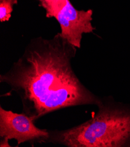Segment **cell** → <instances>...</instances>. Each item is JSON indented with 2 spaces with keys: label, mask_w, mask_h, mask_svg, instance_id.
I'll return each mask as SVG.
<instances>
[{
  "label": "cell",
  "mask_w": 130,
  "mask_h": 147,
  "mask_svg": "<svg viewBox=\"0 0 130 147\" xmlns=\"http://www.w3.org/2000/svg\"><path fill=\"white\" fill-rule=\"evenodd\" d=\"M77 48L61 33L50 39L33 38L18 61L0 75V83L17 94L22 113L34 122L63 109L102 104V98L85 86L72 67Z\"/></svg>",
  "instance_id": "1"
},
{
  "label": "cell",
  "mask_w": 130,
  "mask_h": 147,
  "mask_svg": "<svg viewBox=\"0 0 130 147\" xmlns=\"http://www.w3.org/2000/svg\"><path fill=\"white\" fill-rule=\"evenodd\" d=\"M90 120L49 131L47 143L67 147H130V106L103 99Z\"/></svg>",
  "instance_id": "2"
},
{
  "label": "cell",
  "mask_w": 130,
  "mask_h": 147,
  "mask_svg": "<svg viewBox=\"0 0 130 147\" xmlns=\"http://www.w3.org/2000/svg\"><path fill=\"white\" fill-rule=\"evenodd\" d=\"M39 6L46 11V17L54 18L59 23L61 34L77 48L81 46L83 34L93 33V11L78 10L70 0H39Z\"/></svg>",
  "instance_id": "3"
},
{
  "label": "cell",
  "mask_w": 130,
  "mask_h": 147,
  "mask_svg": "<svg viewBox=\"0 0 130 147\" xmlns=\"http://www.w3.org/2000/svg\"><path fill=\"white\" fill-rule=\"evenodd\" d=\"M49 136V130L37 128L25 114L13 113L0 106V147H11L9 141L13 139L17 141V146L25 142L32 145L47 143Z\"/></svg>",
  "instance_id": "4"
},
{
  "label": "cell",
  "mask_w": 130,
  "mask_h": 147,
  "mask_svg": "<svg viewBox=\"0 0 130 147\" xmlns=\"http://www.w3.org/2000/svg\"><path fill=\"white\" fill-rule=\"evenodd\" d=\"M16 4L9 0L0 1V22L8 21L11 17L13 5Z\"/></svg>",
  "instance_id": "5"
},
{
  "label": "cell",
  "mask_w": 130,
  "mask_h": 147,
  "mask_svg": "<svg viewBox=\"0 0 130 147\" xmlns=\"http://www.w3.org/2000/svg\"><path fill=\"white\" fill-rule=\"evenodd\" d=\"M4 1V0H0V1ZM9 1H11L13 3H15L16 4H18V0H9Z\"/></svg>",
  "instance_id": "6"
}]
</instances>
